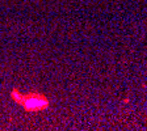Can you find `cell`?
<instances>
[{
	"label": "cell",
	"instance_id": "cell-1",
	"mask_svg": "<svg viewBox=\"0 0 147 131\" xmlns=\"http://www.w3.org/2000/svg\"><path fill=\"white\" fill-rule=\"evenodd\" d=\"M11 98L16 104L22 106V109L28 113H37L46 110L50 106V101L45 95L37 93V92H29V93H20L17 88L11 91Z\"/></svg>",
	"mask_w": 147,
	"mask_h": 131
}]
</instances>
